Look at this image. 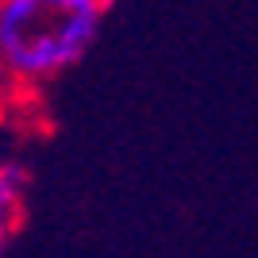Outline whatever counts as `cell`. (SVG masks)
I'll list each match as a JSON object with an SVG mask.
<instances>
[{
  "instance_id": "cell-2",
  "label": "cell",
  "mask_w": 258,
  "mask_h": 258,
  "mask_svg": "<svg viewBox=\"0 0 258 258\" xmlns=\"http://www.w3.org/2000/svg\"><path fill=\"white\" fill-rule=\"evenodd\" d=\"M31 181L27 166L16 158H0V247H8V235L20 224L23 212V189Z\"/></svg>"
},
{
  "instance_id": "cell-4",
  "label": "cell",
  "mask_w": 258,
  "mask_h": 258,
  "mask_svg": "<svg viewBox=\"0 0 258 258\" xmlns=\"http://www.w3.org/2000/svg\"><path fill=\"white\" fill-rule=\"evenodd\" d=\"M100 4H104V8H112V4H119V0H100Z\"/></svg>"
},
{
  "instance_id": "cell-1",
  "label": "cell",
  "mask_w": 258,
  "mask_h": 258,
  "mask_svg": "<svg viewBox=\"0 0 258 258\" xmlns=\"http://www.w3.org/2000/svg\"><path fill=\"white\" fill-rule=\"evenodd\" d=\"M100 0H0V70L16 89H46L85 62L104 23Z\"/></svg>"
},
{
  "instance_id": "cell-5",
  "label": "cell",
  "mask_w": 258,
  "mask_h": 258,
  "mask_svg": "<svg viewBox=\"0 0 258 258\" xmlns=\"http://www.w3.org/2000/svg\"><path fill=\"white\" fill-rule=\"evenodd\" d=\"M0 258H4V247H0Z\"/></svg>"
},
{
  "instance_id": "cell-3",
  "label": "cell",
  "mask_w": 258,
  "mask_h": 258,
  "mask_svg": "<svg viewBox=\"0 0 258 258\" xmlns=\"http://www.w3.org/2000/svg\"><path fill=\"white\" fill-rule=\"evenodd\" d=\"M16 93H20V89L12 85V81H8V74L0 70V116L8 112V104H12V97H16Z\"/></svg>"
}]
</instances>
